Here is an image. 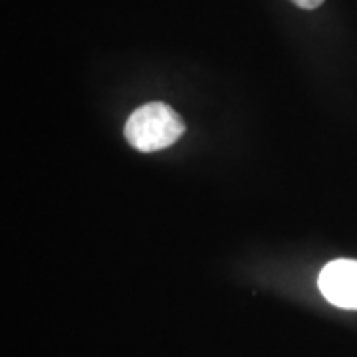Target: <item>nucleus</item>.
Returning <instances> with one entry per match:
<instances>
[{
    "instance_id": "obj_1",
    "label": "nucleus",
    "mask_w": 357,
    "mask_h": 357,
    "mask_svg": "<svg viewBox=\"0 0 357 357\" xmlns=\"http://www.w3.org/2000/svg\"><path fill=\"white\" fill-rule=\"evenodd\" d=\"M185 133L183 117L167 103L151 102L137 107L126 123V139L141 153L171 147Z\"/></svg>"
},
{
    "instance_id": "obj_2",
    "label": "nucleus",
    "mask_w": 357,
    "mask_h": 357,
    "mask_svg": "<svg viewBox=\"0 0 357 357\" xmlns=\"http://www.w3.org/2000/svg\"><path fill=\"white\" fill-rule=\"evenodd\" d=\"M321 296L342 310H357V260L337 258L321 268L318 276Z\"/></svg>"
},
{
    "instance_id": "obj_3",
    "label": "nucleus",
    "mask_w": 357,
    "mask_h": 357,
    "mask_svg": "<svg viewBox=\"0 0 357 357\" xmlns=\"http://www.w3.org/2000/svg\"><path fill=\"white\" fill-rule=\"evenodd\" d=\"M298 8H304V10H316L318 6L324 4V0H292Z\"/></svg>"
}]
</instances>
